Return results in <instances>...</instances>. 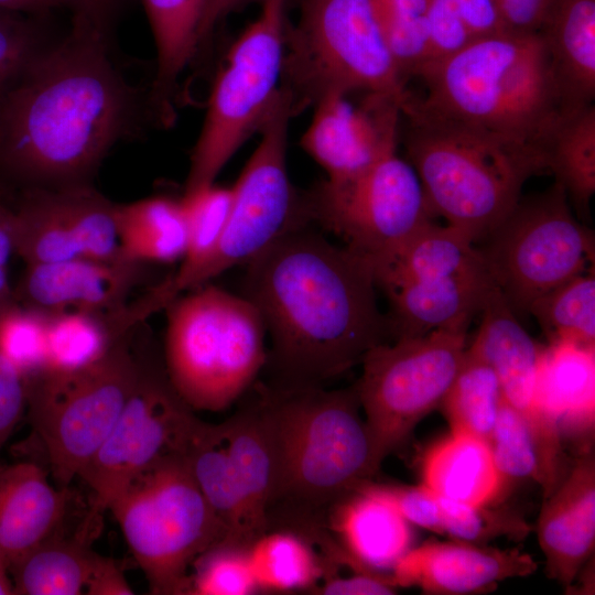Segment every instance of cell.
<instances>
[{
	"instance_id": "obj_1",
	"label": "cell",
	"mask_w": 595,
	"mask_h": 595,
	"mask_svg": "<svg viewBox=\"0 0 595 595\" xmlns=\"http://www.w3.org/2000/svg\"><path fill=\"white\" fill-rule=\"evenodd\" d=\"M109 29L87 14L0 89V184H90L120 141L154 123L149 90L115 64Z\"/></svg>"
},
{
	"instance_id": "obj_2",
	"label": "cell",
	"mask_w": 595,
	"mask_h": 595,
	"mask_svg": "<svg viewBox=\"0 0 595 595\" xmlns=\"http://www.w3.org/2000/svg\"><path fill=\"white\" fill-rule=\"evenodd\" d=\"M309 226L246 264L242 295L264 322L268 385L278 388L324 386L390 337L370 263Z\"/></svg>"
},
{
	"instance_id": "obj_3",
	"label": "cell",
	"mask_w": 595,
	"mask_h": 595,
	"mask_svg": "<svg viewBox=\"0 0 595 595\" xmlns=\"http://www.w3.org/2000/svg\"><path fill=\"white\" fill-rule=\"evenodd\" d=\"M425 94L404 105L540 156L566 113L540 32L477 37L419 76ZM548 170V169H547Z\"/></svg>"
},
{
	"instance_id": "obj_4",
	"label": "cell",
	"mask_w": 595,
	"mask_h": 595,
	"mask_svg": "<svg viewBox=\"0 0 595 595\" xmlns=\"http://www.w3.org/2000/svg\"><path fill=\"white\" fill-rule=\"evenodd\" d=\"M272 434L277 478L269 520L281 511L315 537L326 513L379 469L356 387L278 388L255 382ZM268 520V528H269Z\"/></svg>"
},
{
	"instance_id": "obj_5",
	"label": "cell",
	"mask_w": 595,
	"mask_h": 595,
	"mask_svg": "<svg viewBox=\"0 0 595 595\" xmlns=\"http://www.w3.org/2000/svg\"><path fill=\"white\" fill-rule=\"evenodd\" d=\"M407 160L435 217L476 246L511 212L524 183L548 171L544 161L459 123L402 110Z\"/></svg>"
},
{
	"instance_id": "obj_6",
	"label": "cell",
	"mask_w": 595,
	"mask_h": 595,
	"mask_svg": "<svg viewBox=\"0 0 595 595\" xmlns=\"http://www.w3.org/2000/svg\"><path fill=\"white\" fill-rule=\"evenodd\" d=\"M164 366L193 410L221 411L242 397L264 368L267 329L245 295L205 283L165 306Z\"/></svg>"
},
{
	"instance_id": "obj_7",
	"label": "cell",
	"mask_w": 595,
	"mask_h": 595,
	"mask_svg": "<svg viewBox=\"0 0 595 595\" xmlns=\"http://www.w3.org/2000/svg\"><path fill=\"white\" fill-rule=\"evenodd\" d=\"M383 40L374 0H300L285 29L281 87L294 115L328 93L411 97Z\"/></svg>"
},
{
	"instance_id": "obj_8",
	"label": "cell",
	"mask_w": 595,
	"mask_h": 595,
	"mask_svg": "<svg viewBox=\"0 0 595 595\" xmlns=\"http://www.w3.org/2000/svg\"><path fill=\"white\" fill-rule=\"evenodd\" d=\"M152 594H190V567L228 531L198 488L184 454L140 474L110 504Z\"/></svg>"
},
{
	"instance_id": "obj_9",
	"label": "cell",
	"mask_w": 595,
	"mask_h": 595,
	"mask_svg": "<svg viewBox=\"0 0 595 595\" xmlns=\"http://www.w3.org/2000/svg\"><path fill=\"white\" fill-rule=\"evenodd\" d=\"M389 301L392 339L436 329H465L496 288L474 242L435 221L374 269Z\"/></svg>"
},
{
	"instance_id": "obj_10",
	"label": "cell",
	"mask_w": 595,
	"mask_h": 595,
	"mask_svg": "<svg viewBox=\"0 0 595 595\" xmlns=\"http://www.w3.org/2000/svg\"><path fill=\"white\" fill-rule=\"evenodd\" d=\"M288 0H263L258 18L230 46L213 84L204 123L193 148L184 193L215 183L282 95Z\"/></svg>"
},
{
	"instance_id": "obj_11",
	"label": "cell",
	"mask_w": 595,
	"mask_h": 595,
	"mask_svg": "<svg viewBox=\"0 0 595 595\" xmlns=\"http://www.w3.org/2000/svg\"><path fill=\"white\" fill-rule=\"evenodd\" d=\"M136 328L97 361L47 371L28 382V409L52 475L67 488L95 455L120 416L140 367Z\"/></svg>"
},
{
	"instance_id": "obj_12",
	"label": "cell",
	"mask_w": 595,
	"mask_h": 595,
	"mask_svg": "<svg viewBox=\"0 0 595 595\" xmlns=\"http://www.w3.org/2000/svg\"><path fill=\"white\" fill-rule=\"evenodd\" d=\"M476 247L517 316L544 293L594 268V234L573 216L558 182L521 196Z\"/></svg>"
},
{
	"instance_id": "obj_13",
	"label": "cell",
	"mask_w": 595,
	"mask_h": 595,
	"mask_svg": "<svg viewBox=\"0 0 595 595\" xmlns=\"http://www.w3.org/2000/svg\"><path fill=\"white\" fill-rule=\"evenodd\" d=\"M466 348L467 331L436 329L378 344L364 356L355 387L380 464L441 405Z\"/></svg>"
},
{
	"instance_id": "obj_14",
	"label": "cell",
	"mask_w": 595,
	"mask_h": 595,
	"mask_svg": "<svg viewBox=\"0 0 595 595\" xmlns=\"http://www.w3.org/2000/svg\"><path fill=\"white\" fill-rule=\"evenodd\" d=\"M307 221L338 236L372 270L434 221L416 172L390 151L358 177L303 194Z\"/></svg>"
},
{
	"instance_id": "obj_15",
	"label": "cell",
	"mask_w": 595,
	"mask_h": 595,
	"mask_svg": "<svg viewBox=\"0 0 595 595\" xmlns=\"http://www.w3.org/2000/svg\"><path fill=\"white\" fill-rule=\"evenodd\" d=\"M147 335L144 328L133 390L110 433L78 474L93 494L85 521L88 529L140 474L169 455L184 454L203 423L172 386L164 361L160 365L145 356Z\"/></svg>"
},
{
	"instance_id": "obj_16",
	"label": "cell",
	"mask_w": 595,
	"mask_h": 595,
	"mask_svg": "<svg viewBox=\"0 0 595 595\" xmlns=\"http://www.w3.org/2000/svg\"><path fill=\"white\" fill-rule=\"evenodd\" d=\"M283 89L260 130L258 147L236 183L223 232L208 259L193 275L190 290L229 269L247 264L288 230L310 224L303 194L291 183L286 166L289 123L294 117Z\"/></svg>"
},
{
	"instance_id": "obj_17",
	"label": "cell",
	"mask_w": 595,
	"mask_h": 595,
	"mask_svg": "<svg viewBox=\"0 0 595 595\" xmlns=\"http://www.w3.org/2000/svg\"><path fill=\"white\" fill-rule=\"evenodd\" d=\"M349 96L328 93L321 97L301 139L331 183L358 177L398 145L401 104L379 94H364L354 104Z\"/></svg>"
},
{
	"instance_id": "obj_18",
	"label": "cell",
	"mask_w": 595,
	"mask_h": 595,
	"mask_svg": "<svg viewBox=\"0 0 595 595\" xmlns=\"http://www.w3.org/2000/svg\"><path fill=\"white\" fill-rule=\"evenodd\" d=\"M145 263L128 259L78 257L25 264L14 289L20 304L40 312H88L120 315L132 292L145 280Z\"/></svg>"
},
{
	"instance_id": "obj_19",
	"label": "cell",
	"mask_w": 595,
	"mask_h": 595,
	"mask_svg": "<svg viewBox=\"0 0 595 595\" xmlns=\"http://www.w3.org/2000/svg\"><path fill=\"white\" fill-rule=\"evenodd\" d=\"M537 570L533 558L518 549H497L452 539L409 550L392 569L398 587L416 586L426 594L463 595L494 589Z\"/></svg>"
},
{
	"instance_id": "obj_20",
	"label": "cell",
	"mask_w": 595,
	"mask_h": 595,
	"mask_svg": "<svg viewBox=\"0 0 595 595\" xmlns=\"http://www.w3.org/2000/svg\"><path fill=\"white\" fill-rule=\"evenodd\" d=\"M479 315V327L467 348L493 368L502 399L531 423L536 433L547 443H561L558 426L540 414L536 403L538 367L544 345L523 328L497 288Z\"/></svg>"
},
{
	"instance_id": "obj_21",
	"label": "cell",
	"mask_w": 595,
	"mask_h": 595,
	"mask_svg": "<svg viewBox=\"0 0 595 595\" xmlns=\"http://www.w3.org/2000/svg\"><path fill=\"white\" fill-rule=\"evenodd\" d=\"M537 534L547 575L570 587L595 548V459L589 448L544 497Z\"/></svg>"
},
{
	"instance_id": "obj_22",
	"label": "cell",
	"mask_w": 595,
	"mask_h": 595,
	"mask_svg": "<svg viewBox=\"0 0 595 595\" xmlns=\"http://www.w3.org/2000/svg\"><path fill=\"white\" fill-rule=\"evenodd\" d=\"M67 494V488L53 486L34 462L0 465V554L8 569L57 534Z\"/></svg>"
},
{
	"instance_id": "obj_23",
	"label": "cell",
	"mask_w": 595,
	"mask_h": 595,
	"mask_svg": "<svg viewBox=\"0 0 595 595\" xmlns=\"http://www.w3.org/2000/svg\"><path fill=\"white\" fill-rule=\"evenodd\" d=\"M536 403L560 434L594 431L595 346L567 342L543 346L537 375Z\"/></svg>"
},
{
	"instance_id": "obj_24",
	"label": "cell",
	"mask_w": 595,
	"mask_h": 595,
	"mask_svg": "<svg viewBox=\"0 0 595 595\" xmlns=\"http://www.w3.org/2000/svg\"><path fill=\"white\" fill-rule=\"evenodd\" d=\"M249 391L247 401L221 424L225 445L245 498L248 529L253 542L268 531V510L275 490L277 463L272 434L261 401L253 387Z\"/></svg>"
},
{
	"instance_id": "obj_25",
	"label": "cell",
	"mask_w": 595,
	"mask_h": 595,
	"mask_svg": "<svg viewBox=\"0 0 595 595\" xmlns=\"http://www.w3.org/2000/svg\"><path fill=\"white\" fill-rule=\"evenodd\" d=\"M539 32L566 112L594 104L595 0H554Z\"/></svg>"
},
{
	"instance_id": "obj_26",
	"label": "cell",
	"mask_w": 595,
	"mask_h": 595,
	"mask_svg": "<svg viewBox=\"0 0 595 595\" xmlns=\"http://www.w3.org/2000/svg\"><path fill=\"white\" fill-rule=\"evenodd\" d=\"M156 50V66L149 86L154 123L175 120L178 79L198 51V32L208 0H142Z\"/></svg>"
},
{
	"instance_id": "obj_27",
	"label": "cell",
	"mask_w": 595,
	"mask_h": 595,
	"mask_svg": "<svg viewBox=\"0 0 595 595\" xmlns=\"http://www.w3.org/2000/svg\"><path fill=\"white\" fill-rule=\"evenodd\" d=\"M340 545L359 563L375 570H391L411 550L410 522L388 501L355 490L328 512Z\"/></svg>"
},
{
	"instance_id": "obj_28",
	"label": "cell",
	"mask_w": 595,
	"mask_h": 595,
	"mask_svg": "<svg viewBox=\"0 0 595 595\" xmlns=\"http://www.w3.org/2000/svg\"><path fill=\"white\" fill-rule=\"evenodd\" d=\"M422 479L439 497L473 506L498 504L507 486L489 444L453 432L425 454Z\"/></svg>"
},
{
	"instance_id": "obj_29",
	"label": "cell",
	"mask_w": 595,
	"mask_h": 595,
	"mask_svg": "<svg viewBox=\"0 0 595 595\" xmlns=\"http://www.w3.org/2000/svg\"><path fill=\"white\" fill-rule=\"evenodd\" d=\"M14 213L15 255L25 264L83 257L57 187L7 188Z\"/></svg>"
},
{
	"instance_id": "obj_30",
	"label": "cell",
	"mask_w": 595,
	"mask_h": 595,
	"mask_svg": "<svg viewBox=\"0 0 595 595\" xmlns=\"http://www.w3.org/2000/svg\"><path fill=\"white\" fill-rule=\"evenodd\" d=\"M184 455L203 496L228 531L227 543L248 548L252 540L246 502L225 445L223 424L203 422Z\"/></svg>"
},
{
	"instance_id": "obj_31",
	"label": "cell",
	"mask_w": 595,
	"mask_h": 595,
	"mask_svg": "<svg viewBox=\"0 0 595 595\" xmlns=\"http://www.w3.org/2000/svg\"><path fill=\"white\" fill-rule=\"evenodd\" d=\"M121 255L140 263L181 261L187 247V223L180 199L152 196L116 203Z\"/></svg>"
},
{
	"instance_id": "obj_32",
	"label": "cell",
	"mask_w": 595,
	"mask_h": 595,
	"mask_svg": "<svg viewBox=\"0 0 595 595\" xmlns=\"http://www.w3.org/2000/svg\"><path fill=\"white\" fill-rule=\"evenodd\" d=\"M488 444L506 485L531 479L547 497L569 472L564 453L547 445L531 423L504 399Z\"/></svg>"
},
{
	"instance_id": "obj_33",
	"label": "cell",
	"mask_w": 595,
	"mask_h": 595,
	"mask_svg": "<svg viewBox=\"0 0 595 595\" xmlns=\"http://www.w3.org/2000/svg\"><path fill=\"white\" fill-rule=\"evenodd\" d=\"M84 539L56 534L18 560L9 569L13 594H82L98 558Z\"/></svg>"
},
{
	"instance_id": "obj_34",
	"label": "cell",
	"mask_w": 595,
	"mask_h": 595,
	"mask_svg": "<svg viewBox=\"0 0 595 595\" xmlns=\"http://www.w3.org/2000/svg\"><path fill=\"white\" fill-rule=\"evenodd\" d=\"M547 169L578 212L588 210L595 193V106L566 112L545 152Z\"/></svg>"
},
{
	"instance_id": "obj_35",
	"label": "cell",
	"mask_w": 595,
	"mask_h": 595,
	"mask_svg": "<svg viewBox=\"0 0 595 595\" xmlns=\"http://www.w3.org/2000/svg\"><path fill=\"white\" fill-rule=\"evenodd\" d=\"M259 589L289 592L312 587L325 576L323 558L309 539L285 530H269L247 548Z\"/></svg>"
},
{
	"instance_id": "obj_36",
	"label": "cell",
	"mask_w": 595,
	"mask_h": 595,
	"mask_svg": "<svg viewBox=\"0 0 595 595\" xmlns=\"http://www.w3.org/2000/svg\"><path fill=\"white\" fill-rule=\"evenodd\" d=\"M126 334L109 315L78 311L46 314L45 363L41 374L90 365Z\"/></svg>"
},
{
	"instance_id": "obj_37",
	"label": "cell",
	"mask_w": 595,
	"mask_h": 595,
	"mask_svg": "<svg viewBox=\"0 0 595 595\" xmlns=\"http://www.w3.org/2000/svg\"><path fill=\"white\" fill-rule=\"evenodd\" d=\"M502 394L493 368L466 348L461 367L442 403L451 432L489 442Z\"/></svg>"
},
{
	"instance_id": "obj_38",
	"label": "cell",
	"mask_w": 595,
	"mask_h": 595,
	"mask_svg": "<svg viewBox=\"0 0 595 595\" xmlns=\"http://www.w3.org/2000/svg\"><path fill=\"white\" fill-rule=\"evenodd\" d=\"M549 343L595 346L594 268L537 299L529 307Z\"/></svg>"
},
{
	"instance_id": "obj_39",
	"label": "cell",
	"mask_w": 595,
	"mask_h": 595,
	"mask_svg": "<svg viewBox=\"0 0 595 595\" xmlns=\"http://www.w3.org/2000/svg\"><path fill=\"white\" fill-rule=\"evenodd\" d=\"M374 7L389 53L408 84L429 61L426 0H374Z\"/></svg>"
},
{
	"instance_id": "obj_40",
	"label": "cell",
	"mask_w": 595,
	"mask_h": 595,
	"mask_svg": "<svg viewBox=\"0 0 595 595\" xmlns=\"http://www.w3.org/2000/svg\"><path fill=\"white\" fill-rule=\"evenodd\" d=\"M58 188L83 257L98 260L125 259L118 238L116 203L96 191L91 184Z\"/></svg>"
},
{
	"instance_id": "obj_41",
	"label": "cell",
	"mask_w": 595,
	"mask_h": 595,
	"mask_svg": "<svg viewBox=\"0 0 595 595\" xmlns=\"http://www.w3.org/2000/svg\"><path fill=\"white\" fill-rule=\"evenodd\" d=\"M444 534L454 540L486 544L497 538L523 540L530 524L517 511L495 505L473 506L440 497Z\"/></svg>"
},
{
	"instance_id": "obj_42",
	"label": "cell",
	"mask_w": 595,
	"mask_h": 595,
	"mask_svg": "<svg viewBox=\"0 0 595 595\" xmlns=\"http://www.w3.org/2000/svg\"><path fill=\"white\" fill-rule=\"evenodd\" d=\"M46 314L14 301L0 311V354L25 378L39 376L45 363Z\"/></svg>"
},
{
	"instance_id": "obj_43",
	"label": "cell",
	"mask_w": 595,
	"mask_h": 595,
	"mask_svg": "<svg viewBox=\"0 0 595 595\" xmlns=\"http://www.w3.org/2000/svg\"><path fill=\"white\" fill-rule=\"evenodd\" d=\"M193 566L190 594L247 595L259 591L247 548L220 543L203 553Z\"/></svg>"
},
{
	"instance_id": "obj_44",
	"label": "cell",
	"mask_w": 595,
	"mask_h": 595,
	"mask_svg": "<svg viewBox=\"0 0 595 595\" xmlns=\"http://www.w3.org/2000/svg\"><path fill=\"white\" fill-rule=\"evenodd\" d=\"M45 17L0 9V89L53 42Z\"/></svg>"
},
{
	"instance_id": "obj_45",
	"label": "cell",
	"mask_w": 595,
	"mask_h": 595,
	"mask_svg": "<svg viewBox=\"0 0 595 595\" xmlns=\"http://www.w3.org/2000/svg\"><path fill=\"white\" fill-rule=\"evenodd\" d=\"M355 490L377 496L392 505L410 523L444 534L440 497L424 484L390 485L366 480Z\"/></svg>"
},
{
	"instance_id": "obj_46",
	"label": "cell",
	"mask_w": 595,
	"mask_h": 595,
	"mask_svg": "<svg viewBox=\"0 0 595 595\" xmlns=\"http://www.w3.org/2000/svg\"><path fill=\"white\" fill-rule=\"evenodd\" d=\"M28 407V382L0 354V450L13 433Z\"/></svg>"
},
{
	"instance_id": "obj_47",
	"label": "cell",
	"mask_w": 595,
	"mask_h": 595,
	"mask_svg": "<svg viewBox=\"0 0 595 595\" xmlns=\"http://www.w3.org/2000/svg\"><path fill=\"white\" fill-rule=\"evenodd\" d=\"M398 589L391 575L378 571L354 572L349 576L337 574L326 577L321 594L325 595H390Z\"/></svg>"
},
{
	"instance_id": "obj_48",
	"label": "cell",
	"mask_w": 595,
	"mask_h": 595,
	"mask_svg": "<svg viewBox=\"0 0 595 595\" xmlns=\"http://www.w3.org/2000/svg\"><path fill=\"white\" fill-rule=\"evenodd\" d=\"M506 30L539 32L554 0H495Z\"/></svg>"
},
{
	"instance_id": "obj_49",
	"label": "cell",
	"mask_w": 595,
	"mask_h": 595,
	"mask_svg": "<svg viewBox=\"0 0 595 595\" xmlns=\"http://www.w3.org/2000/svg\"><path fill=\"white\" fill-rule=\"evenodd\" d=\"M474 39L506 31L495 0H452Z\"/></svg>"
},
{
	"instance_id": "obj_50",
	"label": "cell",
	"mask_w": 595,
	"mask_h": 595,
	"mask_svg": "<svg viewBox=\"0 0 595 595\" xmlns=\"http://www.w3.org/2000/svg\"><path fill=\"white\" fill-rule=\"evenodd\" d=\"M85 591L89 595H131L134 593L119 564L99 554Z\"/></svg>"
},
{
	"instance_id": "obj_51",
	"label": "cell",
	"mask_w": 595,
	"mask_h": 595,
	"mask_svg": "<svg viewBox=\"0 0 595 595\" xmlns=\"http://www.w3.org/2000/svg\"><path fill=\"white\" fill-rule=\"evenodd\" d=\"M0 9L37 15H47L55 9H67L73 15L87 14L98 22L90 0H0Z\"/></svg>"
},
{
	"instance_id": "obj_52",
	"label": "cell",
	"mask_w": 595,
	"mask_h": 595,
	"mask_svg": "<svg viewBox=\"0 0 595 595\" xmlns=\"http://www.w3.org/2000/svg\"><path fill=\"white\" fill-rule=\"evenodd\" d=\"M262 1L263 0H208L198 32V48L213 33L217 24L227 15L251 3L261 4Z\"/></svg>"
},
{
	"instance_id": "obj_53",
	"label": "cell",
	"mask_w": 595,
	"mask_h": 595,
	"mask_svg": "<svg viewBox=\"0 0 595 595\" xmlns=\"http://www.w3.org/2000/svg\"><path fill=\"white\" fill-rule=\"evenodd\" d=\"M97 20L105 26L110 28L111 20L122 0H90Z\"/></svg>"
},
{
	"instance_id": "obj_54",
	"label": "cell",
	"mask_w": 595,
	"mask_h": 595,
	"mask_svg": "<svg viewBox=\"0 0 595 595\" xmlns=\"http://www.w3.org/2000/svg\"><path fill=\"white\" fill-rule=\"evenodd\" d=\"M14 301V289L9 280L8 266H0V311Z\"/></svg>"
},
{
	"instance_id": "obj_55",
	"label": "cell",
	"mask_w": 595,
	"mask_h": 595,
	"mask_svg": "<svg viewBox=\"0 0 595 595\" xmlns=\"http://www.w3.org/2000/svg\"><path fill=\"white\" fill-rule=\"evenodd\" d=\"M13 594V585L9 569L0 554V595Z\"/></svg>"
}]
</instances>
